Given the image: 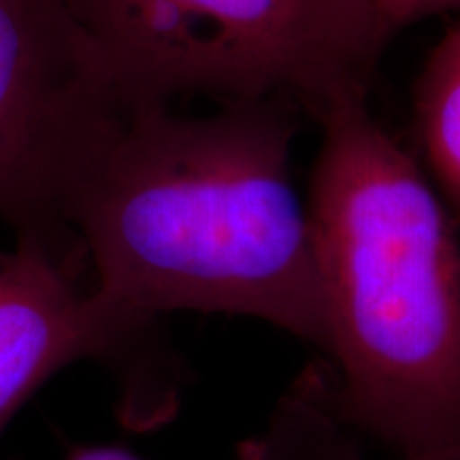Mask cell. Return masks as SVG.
Returning <instances> with one entry per match:
<instances>
[{
	"label": "cell",
	"mask_w": 460,
	"mask_h": 460,
	"mask_svg": "<svg viewBox=\"0 0 460 460\" xmlns=\"http://www.w3.org/2000/svg\"><path fill=\"white\" fill-rule=\"evenodd\" d=\"M296 111L281 101L132 111L66 211L94 290L147 320H262L326 356L307 203L292 180Z\"/></svg>",
	"instance_id": "obj_1"
},
{
	"label": "cell",
	"mask_w": 460,
	"mask_h": 460,
	"mask_svg": "<svg viewBox=\"0 0 460 460\" xmlns=\"http://www.w3.org/2000/svg\"><path fill=\"white\" fill-rule=\"evenodd\" d=\"M307 216L324 292L326 390L402 460L460 456V245L427 177L367 105L320 119Z\"/></svg>",
	"instance_id": "obj_2"
},
{
	"label": "cell",
	"mask_w": 460,
	"mask_h": 460,
	"mask_svg": "<svg viewBox=\"0 0 460 460\" xmlns=\"http://www.w3.org/2000/svg\"><path fill=\"white\" fill-rule=\"evenodd\" d=\"M132 109L188 94L367 105L393 41L373 0H68Z\"/></svg>",
	"instance_id": "obj_3"
},
{
	"label": "cell",
	"mask_w": 460,
	"mask_h": 460,
	"mask_svg": "<svg viewBox=\"0 0 460 460\" xmlns=\"http://www.w3.org/2000/svg\"><path fill=\"white\" fill-rule=\"evenodd\" d=\"M132 109L68 0H0V222L88 271L66 211Z\"/></svg>",
	"instance_id": "obj_4"
},
{
	"label": "cell",
	"mask_w": 460,
	"mask_h": 460,
	"mask_svg": "<svg viewBox=\"0 0 460 460\" xmlns=\"http://www.w3.org/2000/svg\"><path fill=\"white\" fill-rule=\"evenodd\" d=\"M84 273L39 247L0 250V433L79 360H99L118 376L126 411L139 424L177 407L183 373L158 320L115 307Z\"/></svg>",
	"instance_id": "obj_5"
},
{
	"label": "cell",
	"mask_w": 460,
	"mask_h": 460,
	"mask_svg": "<svg viewBox=\"0 0 460 460\" xmlns=\"http://www.w3.org/2000/svg\"><path fill=\"white\" fill-rule=\"evenodd\" d=\"M237 460H369L362 435L332 407L324 360L298 373L261 433L237 446Z\"/></svg>",
	"instance_id": "obj_6"
},
{
	"label": "cell",
	"mask_w": 460,
	"mask_h": 460,
	"mask_svg": "<svg viewBox=\"0 0 460 460\" xmlns=\"http://www.w3.org/2000/svg\"><path fill=\"white\" fill-rule=\"evenodd\" d=\"M411 107L418 163L460 226V17L430 49Z\"/></svg>",
	"instance_id": "obj_7"
},
{
	"label": "cell",
	"mask_w": 460,
	"mask_h": 460,
	"mask_svg": "<svg viewBox=\"0 0 460 460\" xmlns=\"http://www.w3.org/2000/svg\"><path fill=\"white\" fill-rule=\"evenodd\" d=\"M373 3L393 37L427 17L460 11V0H373Z\"/></svg>",
	"instance_id": "obj_8"
},
{
	"label": "cell",
	"mask_w": 460,
	"mask_h": 460,
	"mask_svg": "<svg viewBox=\"0 0 460 460\" xmlns=\"http://www.w3.org/2000/svg\"><path fill=\"white\" fill-rule=\"evenodd\" d=\"M66 460H143L118 446H77L68 452Z\"/></svg>",
	"instance_id": "obj_9"
}]
</instances>
